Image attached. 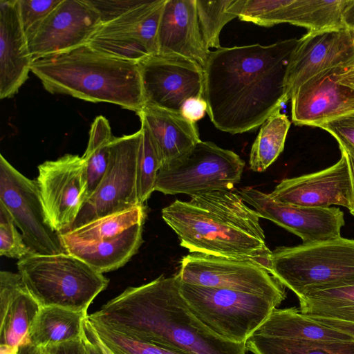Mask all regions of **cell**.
Instances as JSON below:
<instances>
[{
  "mask_svg": "<svg viewBox=\"0 0 354 354\" xmlns=\"http://www.w3.org/2000/svg\"><path fill=\"white\" fill-rule=\"evenodd\" d=\"M299 39L263 46L221 47L204 69L207 113L216 128L231 134L261 126L288 99L286 77Z\"/></svg>",
  "mask_w": 354,
  "mask_h": 354,
  "instance_id": "6da1fadb",
  "label": "cell"
},
{
  "mask_svg": "<svg viewBox=\"0 0 354 354\" xmlns=\"http://www.w3.org/2000/svg\"><path fill=\"white\" fill-rule=\"evenodd\" d=\"M178 274L128 287L89 319L129 337L187 354H246L245 343L215 333L189 308Z\"/></svg>",
  "mask_w": 354,
  "mask_h": 354,
  "instance_id": "7a4b0ae2",
  "label": "cell"
},
{
  "mask_svg": "<svg viewBox=\"0 0 354 354\" xmlns=\"http://www.w3.org/2000/svg\"><path fill=\"white\" fill-rule=\"evenodd\" d=\"M180 244L191 253L249 261L268 271L272 251L257 212L232 190H215L176 200L162 211Z\"/></svg>",
  "mask_w": 354,
  "mask_h": 354,
  "instance_id": "3957f363",
  "label": "cell"
},
{
  "mask_svg": "<svg viewBox=\"0 0 354 354\" xmlns=\"http://www.w3.org/2000/svg\"><path fill=\"white\" fill-rule=\"evenodd\" d=\"M31 72L52 94L111 103L136 113L145 104L138 63L108 56L88 44L36 59Z\"/></svg>",
  "mask_w": 354,
  "mask_h": 354,
  "instance_id": "277c9868",
  "label": "cell"
},
{
  "mask_svg": "<svg viewBox=\"0 0 354 354\" xmlns=\"http://www.w3.org/2000/svg\"><path fill=\"white\" fill-rule=\"evenodd\" d=\"M268 272L299 298L354 285V240L342 236L272 251Z\"/></svg>",
  "mask_w": 354,
  "mask_h": 354,
  "instance_id": "5b68a950",
  "label": "cell"
},
{
  "mask_svg": "<svg viewBox=\"0 0 354 354\" xmlns=\"http://www.w3.org/2000/svg\"><path fill=\"white\" fill-rule=\"evenodd\" d=\"M18 273L41 307L57 306L87 313L109 280L79 258L65 252L32 254L19 260Z\"/></svg>",
  "mask_w": 354,
  "mask_h": 354,
  "instance_id": "8992f818",
  "label": "cell"
},
{
  "mask_svg": "<svg viewBox=\"0 0 354 354\" xmlns=\"http://www.w3.org/2000/svg\"><path fill=\"white\" fill-rule=\"evenodd\" d=\"M179 289L198 319L215 333L235 343H245L281 303L261 295L180 281Z\"/></svg>",
  "mask_w": 354,
  "mask_h": 354,
  "instance_id": "52a82bcc",
  "label": "cell"
},
{
  "mask_svg": "<svg viewBox=\"0 0 354 354\" xmlns=\"http://www.w3.org/2000/svg\"><path fill=\"white\" fill-rule=\"evenodd\" d=\"M244 167L245 162L234 151L201 140L187 153L160 167L155 191L192 196L232 190L241 181Z\"/></svg>",
  "mask_w": 354,
  "mask_h": 354,
  "instance_id": "ba28073f",
  "label": "cell"
},
{
  "mask_svg": "<svg viewBox=\"0 0 354 354\" xmlns=\"http://www.w3.org/2000/svg\"><path fill=\"white\" fill-rule=\"evenodd\" d=\"M141 134L140 129L130 135L114 137L110 145L107 171L68 231L98 218L143 205L139 204L137 195V163Z\"/></svg>",
  "mask_w": 354,
  "mask_h": 354,
  "instance_id": "9c48e42d",
  "label": "cell"
},
{
  "mask_svg": "<svg viewBox=\"0 0 354 354\" xmlns=\"http://www.w3.org/2000/svg\"><path fill=\"white\" fill-rule=\"evenodd\" d=\"M0 202L11 214L35 254L65 252L59 234L49 225L36 180H30L0 155Z\"/></svg>",
  "mask_w": 354,
  "mask_h": 354,
  "instance_id": "30bf717a",
  "label": "cell"
},
{
  "mask_svg": "<svg viewBox=\"0 0 354 354\" xmlns=\"http://www.w3.org/2000/svg\"><path fill=\"white\" fill-rule=\"evenodd\" d=\"M177 274L181 282L267 296L282 302L284 286L260 265L199 253L183 257Z\"/></svg>",
  "mask_w": 354,
  "mask_h": 354,
  "instance_id": "8fae6325",
  "label": "cell"
},
{
  "mask_svg": "<svg viewBox=\"0 0 354 354\" xmlns=\"http://www.w3.org/2000/svg\"><path fill=\"white\" fill-rule=\"evenodd\" d=\"M36 182L49 225L58 234L68 231L87 200L86 161L71 153L45 161Z\"/></svg>",
  "mask_w": 354,
  "mask_h": 354,
  "instance_id": "7c38bea8",
  "label": "cell"
},
{
  "mask_svg": "<svg viewBox=\"0 0 354 354\" xmlns=\"http://www.w3.org/2000/svg\"><path fill=\"white\" fill-rule=\"evenodd\" d=\"M165 2L147 0L119 18L102 24L88 45L108 56L137 63L157 55Z\"/></svg>",
  "mask_w": 354,
  "mask_h": 354,
  "instance_id": "4fadbf2b",
  "label": "cell"
},
{
  "mask_svg": "<svg viewBox=\"0 0 354 354\" xmlns=\"http://www.w3.org/2000/svg\"><path fill=\"white\" fill-rule=\"evenodd\" d=\"M138 65L144 106L180 113L188 99L204 97V69L192 60L157 54L142 60Z\"/></svg>",
  "mask_w": 354,
  "mask_h": 354,
  "instance_id": "5bb4252c",
  "label": "cell"
},
{
  "mask_svg": "<svg viewBox=\"0 0 354 354\" xmlns=\"http://www.w3.org/2000/svg\"><path fill=\"white\" fill-rule=\"evenodd\" d=\"M102 25L86 0H62L26 34L32 62L87 45Z\"/></svg>",
  "mask_w": 354,
  "mask_h": 354,
  "instance_id": "9a60e30c",
  "label": "cell"
},
{
  "mask_svg": "<svg viewBox=\"0 0 354 354\" xmlns=\"http://www.w3.org/2000/svg\"><path fill=\"white\" fill-rule=\"evenodd\" d=\"M239 194L260 218L270 220L297 235L303 243H313L341 236L344 213L337 207H312L283 203L270 194L251 187L241 188Z\"/></svg>",
  "mask_w": 354,
  "mask_h": 354,
  "instance_id": "2e32d148",
  "label": "cell"
},
{
  "mask_svg": "<svg viewBox=\"0 0 354 354\" xmlns=\"http://www.w3.org/2000/svg\"><path fill=\"white\" fill-rule=\"evenodd\" d=\"M348 0H239L238 18L270 27L288 23L308 32L345 28L343 10Z\"/></svg>",
  "mask_w": 354,
  "mask_h": 354,
  "instance_id": "e0dca14e",
  "label": "cell"
},
{
  "mask_svg": "<svg viewBox=\"0 0 354 354\" xmlns=\"http://www.w3.org/2000/svg\"><path fill=\"white\" fill-rule=\"evenodd\" d=\"M353 63L351 31L342 28L308 32L299 39L289 62L286 77L288 100L301 84L318 73Z\"/></svg>",
  "mask_w": 354,
  "mask_h": 354,
  "instance_id": "ac0fdd59",
  "label": "cell"
},
{
  "mask_svg": "<svg viewBox=\"0 0 354 354\" xmlns=\"http://www.w3.org/2000/svg\"><path fill=\"white\" fill-rule=\"evenodd\" d=\"M279 202L294 205L328 207L333 205L354 208V194L347 156L323 170L282 180L270 193Z\"/></svg>",
  "mask_w": 354,
  "mask_h": 354,
  "instance_id": "d6986e66",
  "label": "cell"
},
{
  "mask_svg": "<svg viewBox=\"0 0 354 354\" xmlns=\"http://www.w3.org/2000/svg\"><path fill=\"white\" fill-rule=\"evenodd\" d=\"M342 67L318 73L292 93L291 115L295 124L317 127L354 111V91L335 81V73Z\"/></svg>",
  "mask_w": 354,
  "mask_h": 354,
  "instance_id": "ffe728a7",
  "label": "cell"
},
{
  "mask_svg": "<svg viewBox=\"0 0 354 354\" xmlns=\"http://www.w3.org/2000/svg\"><path fill=\"white\" fill-rule=\"evenodd\" d=\"M158 48L159 55L184 57L205 67L210 50L203 40L196 0H165Z\"/></svg>",
  "mask_w": 354,
  "mask_h": 354,
  "instance_id": "44dd1931",
  "label": "cell"
},
{
  "mask_svg": "<svg viewBox=\"0 0 354 354\" xmlns=\"http://www.w3.org/2000/svg\"><path fill=\"white\" fill-rule=\"evenodd\" d=\"M32 59L17 0H0V98L12 97L25 83Z\"/></svg>",
  "mask_w": 354,
  "mask_h": 354,
  "instance_id": "7402d4cb",
  "label": "cell"
},
{
  "mask_svg": "<svg viewBox=\"0 0 354 354\" xmlns=\"http://www.w3.org/2000/svg\"><path fill=\"white\" fill-rule=\"evenodd\" d=\"M40 308L19 273L0 272V344L19 348L29 342Z\"/></svg>",
  "mask_w": 354,
  "mask_h": 354,
  "instance_id": "603a6c76",
  "label": "cell"
},
{
  "mask_svg": "<svg viewBox=\"0 0 354 354\" xmlns=\"http://www.w3.org/2000/svg\"><path fill=\"white\" fill-rule=\"evenodd\" d=\"M137 114L155 144L161 167L183 156L201 141L196 124L180 113L144 106Z\"/></svg>",
  "mask_w": 354,
  "mask_h": 354,
  "instance_id": "cb8c5ba5",
  "label": "cell"
},
{
  "mask_svg": "<svg viewBox=\"0 0 354 354\" xmlns=\"http://www.w3.org/2000/svg\"><path fill=\"white\" fill-rule=\"evenodd\" d=\"M144 223H139L113 238L91 243L63 245L65 251L84 261L100 273L125 265L142 243Z\"/></svg>",
  "mask_w": 354,
  "mask_h": 354,
  "instance_id": "d4e9b609",
  "label": "cell"
},
{
  "mask_svg": "<svg viewBox=\"0 0 354 354\" xmlns=\"http://www.w3.org/2000/svg\"><path fill=\"white\" fill-rule=\"evenodd\" d=\"M254 333L305 341L354 340L351 335L320 324L295 307L274 308Z\"/></svg>",
  "mask_w": 354,
  "mask_h": 354,
  "instance_id": "484cf974",
  "label": "cell"
},
{
  "mask_svg": "<svg viewBox=\"0 0 354 354\" xmlns=\"http://www.w3.org/2000/svg\"><path fill=\"white\" fill-rule=\"evenodd\" d=\"M88 313L57 307H41L29 333V342L46 348L81 338Z\"/></svg>",
  "mask_w": 354,
  "mask_h": 354,
  "instance_id": "4316f807",
  "label": "cell"
},
{
  "mask_svg": "<svg viewBox=\"0 0 354 354\" xmlns=\"http://www.w3.org/2000/svg\"><path fill=\"white\" fill-rule=\"evenodd\" d=\"M145 205L91 221L75 229L59 233L62 245L91 243L113 238L139 223H145Z\"/></svg>",
  "mask_w": 354,
  "mask_h": 354,
  "instance_id": "83f0119b",
  "label": "cell"
},
{
  "mask_svg": "<svg viewBox=\"0 0 354 354\" xmlns=\"http://www.w3.org/2000/svg\"><path fill=\"white\" fill-rule=\"evenodd\" d=\"M245 348L253 354H354V340L305 341L253 333Z\"/></svg>",
  "mask_w": 354,
  "mask_h": 354,
  "instance_id": "f1b7e54d",
  "label": "cell"
},
{
  "mask_svg": "<svg viewBox=\"0 0 354 354\" xmlns=\"http://www.w3.org/2000/svg\"><path fill=\"white\" fill-rule=\"evenodd\" d=\"M298 299L306 316L354 323V285L313 291Z\"/></svg>",
  "mask_w": 354,
  "mask_h": 354,
  "instance_id": "f546056e",
  "label": "cell"
},
{
  "mask_svg": "<svg viewBox=\"0 0 354 354\" xmlns=\"http://www.w3.org/2000/svg\"><path fill=\"white\" fill-rule=\"evenodd\" d=\"M290 122L277 111L261 125L252 146L249 165L256 172L266 170L283 151Z\"/></svg>",
  "mask_w": 354,
  "mask_h": 354,
  "instance_id": "4dcf8cb0",
  "label": "cell"
},
{
  "mask_svg": "<svg viewBox=\"0 0 354 354\" xmlns=\"http://www.w3.org/2000/svg\"><path fill=\"white\" fill-rule=\"evenodd\" d=\"M113 138L108 120L102 115L97 116L91 124L87 147L82 156L86 162L87 200L97 189L107 171L110 145Z\"/></svg>",
  "mask_w": 354,
  "mask_h": 354,
  "instance_id": "1f68e13d",
  "label": "cell"
},
{
  "mask_svg": "<svg viewBox=\"0 0 354 354\" xmlns=\"http://www.w3.org/2000/svg\"><path fill=\"white\" fill-rule=\"evenodd\" d=\"M234 0H196L200 29L206 48H221L220 33L224 26L237 17L232 10Z\"/></svg>",
  "mask_w": 354,
  "mask_h": 354,
  "instance_id": "d6a6232c",
  "label": "cell"
},
{
  "mask_svg": "<svg viewBox=\"0 0 354 354\" xmlns=\"http://www.w3.org/2000/svg\"><path fill=\"white\" fill-rule=\"evenodd\" d=\"M141 139L137 163V195L140 205L155 191L161 161L155 144L147 129L141 125Z\"/></svg>",
  "mask_w": 354,
  "mask_h": 354,
  "instance_id": "836d02e7",
  "label": "cell"
},
{
  "mask_svg": "<svg viewBox=\"0 0 354 354\" xmlns=\"http://www.w3.org/2000/svg\"><path fill=\"white\" fill-rule=\"evenodd\" d=\"M88 319L100 339L114 354H187L171 348L129 337L97 322L89 318Z\"/></svg>",
  "mask_w": 354,
  "mask_h": 354,
  "instance_id": "e575fe53",
  "label": "cell"
},
{
  "mask_svg": "<svg viewBox=\"0 0 354 354\" xmlns=\"http://www.w3.org/2000/svg\"><path fill=\"white\" fill-rule=\"evenodd\" d=\"M33 254L17 230L13 218L0 202V254L21 260Z\"/></svg>",
  "mask_w": 354,
  "mask_h": 354,
  "instance_id": "d590c367",
  "label": "cell"
},
{
  "mask_svg": "<svg viewBox=\"0 0 354 354\" xmlns=\"http://www.w3.org/2000/svg\"><path fill=\"white\" fill-rule=\"evenodd\" d=\"M62 0H17L19 13L26 34L43 21Z\"/></svg>",
  "mask_w": 354,
  "mask_h": 354,
  "instance_id": "8d00e7d4",
  "label": "cell"
},
{
  "mask_svg": "<svg viewBox=\"0 0 354 354\" xmlns=\"http://www.w3.org/2000/svg\"><path fill=\"white\" fill-rule=\"evenodd\" d=\"M338 142L340 150L354 156V111L318 125Z\"/></svg>",
  "mask_w": 354,
  "mask_h": 354,
  "instance_id": "74e56055",
  "label": "cell"
},
{
  "mask_svg": "<svg viewBox=\"0 0 354 354\" xmlns=\"http://www.w3.org/2000/svg\"><path fill=\"white\" fill-rule=\"evenodd\" d=\"M88 3L97 12L102 24L111 22L147 0H86Z\"/></svg>",
  "mask_w": 354,
  "mask_h": 354,
  "instance_id": "f35d334b",
  "label": "cell"
},
{
  "mask_svg": "<svg viewBox=\"0 0 354 354\" xmlns=\"http://www.w3.org/2000/svg\"><path fill=\"white\" fill-rule=\"evenodd\" d=\"M207 111V104L204 97H192L183 104L180 113L186 119L195 122L203 118Z\"/></svg>",
  "mask_w": 354,
  "mask_h": 354,
  "instance_id": "ab89813d",
  "label": "cell"
},
{
  "mask_svg": "<svg viewBox=\"0 0 354 354\" xmlns=\"http://www.w3.org/2000/svg\"><path fill=\"white\" fill-rule=\"evenodd\" d=\"M44 348L49 354H88L82 337Z\"/></svg>",
  "mask_w": 354,
  "mask_h": 354,
  "instance_id": "60d3db41",
  "label": "cell"
},
{
  "mask_svg": "<svg viewBox=\"0 0 354 354\" xmlns=\"http://www.w3.org/2000/svg\"><path fill=\"white\" fill-rule=\"evenodd\" d=\"M309 317L320 324L349 334L354 337V323L317 317Z\"/></svg>",
  "mask_w": 354,
  "mask_h": 354,
  "instance_id": "b9f144b4",
  "label": "cell"
},
{
  "mask_svg": "<svg viewBox=\"0 0 354 354\" xmlns=\"http://www.w3.org/2000/svg\"><path fill=\"white\" fill-rule=\"evenodd\" d=\"M335 81L354 91V63L339 68L335 73Z\"/></svg>",
  "mask_w": 354,
  "mask_h": 354,
  "instance_id": "7bdbcfd3",
  "label": "cell"
},
{
  "mask_svg": "<svg viewBox=\"0 0 354 354\" xmlns=\"http://www.w3.org/2000/svg\"><path fill=\"white\" fill-rule=\"evenodd\" d=\"M342 20L344 28L354 32V0H348L343 10Z\"/></svg>",
  "mask_w": 354,
  "mask_h": 354,
  "instance_id": "ee69618b",
  "label": "cell"
},
{
  "mask_svg": "<svg viewBox=\"0 0 354 354\" xmlns=\"http://www.w3.org/2000/svg\"><path fill=\"white\" fill-rule=\"evenodd\" d=\"M84 328L87 331V333L91 336V337L95 341V342L99 345L104 354H114L109 347H107L105 344L100 339L97 333L95 332L93 326H92L90 320L87 317L85 318L84 322Z\"/></svg>",
  "mask_w": 354,
  "mask_h": 354,
  "instance_id": "f6af8a7d",
  "label": "cell"
},
{
  "mask_svg": "<svg viewBox=\"0 0 354 354\" xmlns=\"http://www.w3.org/2000/svg\"><path fill=\"white\" fill-rule=\"evenodd\" d=\"M82 338L88 354H104L103 351L84 328Z\"/></svg>",
  "mask_w": 354,
  "mask_h": 354,
  "instance_id": "bcb514c9",
  "label": "cell"
},
{
  "mask_svg": "<svg viewBox=\"0 0 354 354\" xmlns=\"http://www.w3.org/2000/svg\"><path fill=\"white\" fill-rule=\"evenodd\" d=\"M19 354H44V348L28 342L19 347Z\"/></svg>",
  "mask_w": 354,
  "mask_h": 354,
  "instance_id": "7dc6e473",
  "label": "cell"
},
{
  "mask_svg": "<svg viewBox=\"0 0 354 354\" xmlns=\"http://www.w3.org/2000/svg\"><path fill=\"white\" fill-rule=\"evenodd\" d=\"M348 162L349 165V169L351 171V180H352V185H353V194H354V156L350 155L349 153H346ZM353 216H354V208L352 212L351 213Z\"/></svg>",
  "mask_w": 354,
  "mask_h": 354,
  "instance_id": "c3c4849f",
  "label": "cell"
},
{
  "mask_svg": "<svg viewBox=\"0 0 354 354\" xmlns=\"http://www.w3.org/2000/svg\"><path fill=\"white\" fill-rule=\"evenodd\" d=\"M0 354H19V348L9 345L0 344Z\"/></svg>",
  "mask_w": 354,
  "mask_h": 354,
  "instance_id": "681fc988",
  "label": "cell"
},
{
  "mask_svg": "<svg viewBox=\"0 0 354 354\" xmlns=\"http://www.w3.org/2000/svg\"><path fill=\"white\" fill-rule=\"evenodd\" d=\"M44 354H49V353L46 351V350L45 348H44Z\"/></svg>",
  "mask_w": 354,
  "mask_h": 354,
  "instance_id": "f907efd6",
  "label": "cell"
},
{
  "mask_svg": "<svg viewBox=\"0 0 354 354\" xmlns=\"http://www.w3.org/2000/svg\"><path fill=\"white\" fill-rule=\"evenodd\" d=\"M353 33V41H354V32H352Z\"/></svg>",
  "mask_w": 354,
  "mask_h": 354,
  "instance_id": "816d5d0a",
  "label": "cell"
}]
</instances>
